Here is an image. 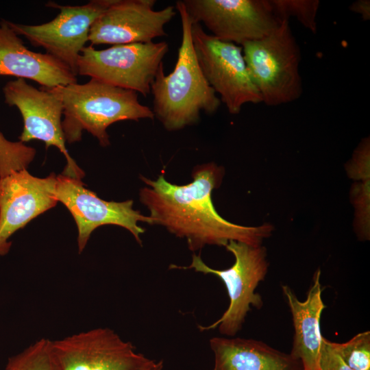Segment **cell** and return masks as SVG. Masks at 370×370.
I'll list each match as a JSON object with an SVG mask.
<instances>
[{"label": "cell", "instance_id": "1", "mask_svg": "<svg viewBox=\"0 0 370 370\" xmlns=\"http://www.w3.org/2000/svg\"><path fill=\"white\" fill-rule=\"evenodd\" d=\"M223 169L214 162L197 166L193 182L176 185L161 174L156 180L140 176L146 186L140 190V200L149 210L154 223L171 234L186 239L192 251L206 245L224 246L230 241L261 245L271 236L269 223L244 226L231 223L219 214L212 201V192L218 188Z\"/></svg>", "mask_w": 370, "mask_h": 370}, {"label": "cell", "instance_id": "2", "mask_svg": "<svg viewBox=\"0 0 370 370\" xmlns=\"http://www.w3.org/2000/svg\"><path fill=\"white\" fill-rule=\"evenodd\" d=\"M182 24V40L173 71L165 75L163 64L151 85L154 117L168 131L196 123L204 111L215 112L221 100L206 79L195 53L192 23L182 1L175 3Z\"/></svg>", "mask_w": 370, "mask_h": 370}, {"label": "cell", "instance_id": "3", "mask_svg": "<svg viewBox=\"0 0 370 370\" xmlns=\"http://www.w3.org/2000/svg\"><path fill=\"white\" fill-rule=\"evenodd\" d=\"M45 88L62 103V126L69 143L81 140L82 131L86 130L102 147H106L110 145L107 128L110 125L120 121L154 118L152 110L139 102L138 92L92 78L82 84Z\"/></svg>", "mask_w": 370, "mask_h": 370}, {"label": "cell", "instance_id": "4", "mask_svg": "<svg viewBox=\"0 0 370 370\" xmlns=\"http://www.w3.org/2000/svg\"><path fill=\"white\" fill-rule=\"evenodd\" d=\"M241 47L262 103L276 106L301 97V53L288 20L281 21L268 35L246 42Z\"/></svg>", "mask_w": 370, "mask_h": 370}, {"label": "cell", "instance_id": "5", "mask_svg": "<svg viewBox=\"0 0 370 370\" xmlns=\"http://www.w3.org/2000/svg\"><path fill=\"white\" fill-rule=\"evenodd\" d=\"M226 249L234 257V264L223 270L208 267L200 255L193 254L189 266L170 265V269H194L204 274H212L223 282L229 297V306L223 315L208 326L198 325L201 331L218 328L221 334L234 336L243 328L251 306L260 309L263 306L261 295L255 293L259 283L267 273L269 262L267 249L261 245L230 241Z\"/></svg>", "mask_w": 370, "mask_h": 370}, {"label": "cell", "instance_id": "6", "mask_svg": "<svg viewBox=\"0 0 370 370\" xmlns=\"http://www.w3.org/2000/svg\"><path fill=\"white\" fill-rule=\"evenodd\" d=\"M168 51L166 42L116 45L103 50L85 47L77 74L147 97Z\"/></svg>", "mask_w": 370, "mask_h": 370}, {"label": "cell", "instance_id": "7", "mask_svg": "<svg viewBox=\"0 0 370 370\" xmlns=\"http://www.w3.org/2000/svg\"><path fill=\"white\" fill-rule=\"evenodd\" d=\"M191 33L201 70L230 114H238L247 103L262 102L241 46L216 38L207 34L199 23L192 24Z\"/></svg>", "mask_w": 370, "mask_h": 370}, {"label": "cell", "instance_id": "8", "mask_svg": "<svg viewBox=\"0 0 370 370\" xmlns=\"http://www.w3.org/2000/svg\"><path fill=\"white\" fill-rule=\"evenodd\" d=\"M114 0H92L83 5H60L53 2L48 7L60 10L52 21L40 25H23L8 21L18 35L41 47L46 53L66 64L77 75V64L82 50L88 41L90 29L95 21Z\"/></svg>", "mask_w": 370, "mask_h": 370}, {"label": "cell", "instance_id": "9", "mask_svg": "<svg viewBox=\"0 0 370 370\" xmlns=\"http://www.w3.org/2000/svg\"><path fill=\"white\" fill-rule=\"evenodd\" d=\"M192 24H204L216 38L240 45L262 38L280 21L269 0H183Z\"/></svg>", "mask_w": 370, "mask_h": 370}, {"label": "cell", "instance_id": "10", "mask_svg": "<svg viewBox=\"0 0 370 370\" xmlns=\"http://www.w3.org/2000/svg\"><path fill=\"white\" fill-rule=\"evenodd\" d=\"M56 370H136L149 358L109 328H96L51 340Z\"/></svg>", "mask_w": 370, "mask_h": 370}, {"label": "cell", "instance_id": "11", "mask_svg": "<svg viewBox=\"0 0 370 370\" xmlns=\"http://www.w3.org/2000/svg\"><path fill=\"white\" fill-rule=\"evenodd\" d=\"M55 195L72 214L77 227L78 251L85 248L92 232L101 225H115L127 230L139 245L143 227L138 225L143 221L153 225L149 216L133 209V201H108L99 198L87 189L81 180L62 174L56 176Z\"/></svg>", "mask_w": 370, "mask_h": 370}, {"label": "cell", "instance_id": "12", "mask_svg": "<svg viewBox=\"0 0 370 370\" xmlns=\"http://www.w3.org/2000/svg\"><path fill=\"white\" fill-rule=\"evenodd\" d=\"M3 91L5 102L16 106L23 117V129L19 141L24 143L38 140L45 143L46 148L57 147L67 161L62 175L81 180L84 173L66 148L62 126L63 106L60 99L46 88H36L22 78L7 82Z\"/></svg>", "mask_w": 370, "mask_h": 370}, {"label": "cell", "instance_id": "13", "mask_svg": "<svg viewBox=\"0 0 370 370\" xmlns=\"http://www.w3.org/2000/svg\"><path fill=\"white\" fill-rule=\"evenodd\" d=\"M155 0H114L92 25V45L146 43L166 35L165 25L175 16L174 6L153 9Z\"/></svg>", "mask_w": 370, "mask_h": 370}, {"label": "cell", "instance_id": "14", "mask_svg": "<svg viewBox=\"0 0 370 370\" xmlns=\"http://www.w3.org/2000/svg\"><path fill=\"white\" fill-rule=\"evenodd\" d=\"M56 176L40 178L22 169L0 177V256L9 252L13 234L57 204Z\"/></svg>", "mask_w": 370, "mask_h": 370}, {"label": "cell", "instance_id": "15", "mask_svg": "<svg viewBox=\"0 0 370 370\" xmlns=\"http://www.w3.org/2000/svg\"><path fill=\"white\" fill-rule=\"evenodd\" d=\"M18 36L7 21H0V75L29 79L48 88L77 83L66 64L47 53L29 50Z\"/></svg>", "mask_w": 370, "mask_h": 370}, {"label": "cell", "instance_id": "16", "mask_svg": "<svg viewBox=\"0 0 370 370\" xmlns=\"http://www.w3.org/2000/svg\"><path fill=\"white\" fill-rule=\"evenodd\" d=\"M321 271L317 270L304 301H300L293 289L282 285V290L292 315L294 336L291 356L298 360L303 370H319L323 336L320 320L325 305L322 299Z\"/></svg>", "mask_w": 370, "mask_h": 370}, {"label": "cell", "instance_id": "17", "mask_svg": "<svg viewBox=\"0 0 370 370\" xmlns=\"http://www.w3.org/2000/svg\"><path fill=\"white\" fill-rule=\"evenodd\" d=\"M210 347L214 354L212 370H303L290 354L262 341L214 336Z\"/></svg>", "mask_w": 370, "mask_h": 370}, {"label": "cell", "instance_id": "18", "mask_svg": "<svg viewBox=\"0 0 370 370\" xmlns=\"http://www.w3.org/2000/svg\"><path fill=\"white\" fill-rule=\"evenodd\" d=\"M51 340L42 338L20 353L11 356L4 370H56L53 362Z\"/></svg>", "mask_w": 370, "mask_h": 370}, {"label": "cell", "instance_id": "19", "mask_svg": "<svg viewBox=\"0 0 370 370\" xmlns=\"http://www.w3.org/2000/svg\"><path fill=\"white\" fill-rule=\"evenodd\" d=\"M269 2L280 21L295 17L304 27L316 32L319 0H269Z\"/></svg>", "mask_w": 370, "mask_h": 370}, {"label": "cell", "instance_id": "20", "mask_svg": "<svg viewBox=\"0 0 370 370\" xmlns=\"http://www.w3.org/2000/svg\"><path fill=\"white\" fill-rule=\"evenodd\" d=\"M343 362L353 370H370V332L356 334L345 343L330 341Z\"/></svg>", "mask_w": 370, "mask_h": 370}, {"label": "cell", "instance_id": "21", "mask_svg": "<svg viewBox=\"0 0 370 370\" xmlns=\"http://www.w3.org/2000/svg\"><path fill=\"white\" fill-rule=\"evenodd\" d=\"M35 155V149L21 141H10L0 132V177L26 169Z\"/></svg>", "mask_w": 370, "mask_h": 370}, {"label": "cell", "instance_id": "22", "mask_svg": "<svg viewBox=\"0 0 370 370\" xmlns=\"http://www.w3.org/2000/svg\"><path fill=\"white\" fill-rule=\"evenodd\" d=\"M319 370H353L336 354L330 345V341L322 338Z\"/></svg>", "mask_w": 370, "mask_h": 370}, {"label": "cell", "instance_id": "23", "mask_svg": "<svg viewBox=\"0 0 370 370\" xmlns=\"http://www.w3.org/2000/svg\"><path fill=\"white\" fill-rule=\"evenodd\" d=\"M349 9L361 15L363 20H369L370 2L369 0H358L350 5Z\"/></svg>", "mask_w": 370, "mask_h": 370}, {"label": "cell", "instance_id": "24", "mask_svg": "<svg viewBox=\"0 0 370 370\" xmlns=\"http://www.w3.org/2000/svg\"><path fill=\"white\" fill-rule=\"evenodd\" d=\"M162 360L149 359L144 365L136 370H162Z\"/></svg>", "mask_w": 370, "mask_h": 370}]
</instances>
